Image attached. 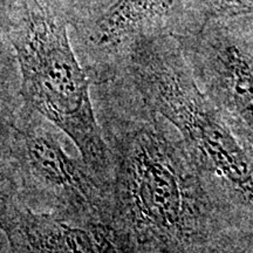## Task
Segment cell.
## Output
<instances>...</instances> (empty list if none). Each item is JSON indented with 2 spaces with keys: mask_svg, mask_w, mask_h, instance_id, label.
<instances>
[{
  "mask_svg": "<svg viewBox=\"0 0 253 253\" xmlns=\"http://www.w3.org/2000/svg\"><path fill=\"white\" fill-rule=\"evenodd\" d=\"M123 82L99 108L112 162L101 221L116 248L235 253L253 246V221L208 182L171 123Z\"/></svg>",
  "mask_w": 253,
  "mask_h": 253,
  "instance_id": "cell-1",
  "label": "cell"
},
{
  "mask_svg": "<svg viewBox=\"0 0 253 253\" xmlns=\"http://www.w3.org/2000/svg\"><path fill=\"white\" fill-rule=\"evenodd\" d=\"M123 78L172 125L208 182L253 221V153L196 80L172 34H142L126 54Z\"/></svg>",
  "mask_w": 253,
  "mask_h": 253,
  "instance_id": "cell-2",
  "label": "cell"
},
{
  "mask_svg": "<svg viewBox=\"0 0 253 253\" xmlns=\"http://www.w3.org/2000/svg\"><path fill=\"white\" fill-rule=\"evenodd\" d=\"M5 34L26 106L67 134L104 191L112 178L109 148L90 96L91 78L72 48L55 0H7Z\"/></svg>",
  "mask_w": 253,
  "mask_h": 253,
  "instance_id": "cell-3",
  "label": "cell"
},
{
  "mask_svg": "<svg viewBox=\"0 0 253 253\" xmlns=\"http://www.w3.org/2000/svg\"><path fill=\"white\" fill-rule=\"evenodd\" d=\"M59 130L21 97L2 96L1 195L74 224L102 223L104 190L81 157L66 153Z\"/></svg>",
  "mask_w": 253,
  "mask_h": 253,
  "instance_id": "cell-4",
  "label": "cell"
},
{
  "mask_svg": "<svg viewBox=\"0 0 253 253\" xmlns=\"http://www.w3.org/2000/svg\"><path fill=\"white\" fill-rule=\"evenodd\" d=\"M196 80L253 153V46L232 20L175 37Z\"/></svg>",
  "mask_w": 253,
  "mask_h": 253,
  "instance_id": "cell-5",
  "label": "cell"
},
{
  "mask_svg": "<svg viewBox=\"0 0 253 253\" xmlns=\"http://www.w3.org/2000/svg\"><path fill=\"white\" fill-rule=\"evenodd\" d=\"M190 0H116L93 24L86 38L90 58L88 73L95 82H109L121 75L126 53L142 34L168 33L167 19ZM170 34V33H169Z\"/></svg>",
  "mask_w": 253,
  "mask_h": 253,
  "instance_id": "cell-6",
  "label": "cell"
},
{
  "mask_svg": "<svg viewBox=\"0 0 253 253\" xmlns=\"http://www.w3.org/2000/svg\"><path fill=\"white\" fill-rule=\"evenodd\" d=\"M6 253H120L103 223L74 224L1 195Z\"/></svg>",
  "mask_w": 253,
  "mask_h": 253,
  "instance_id": "cell-7",
  "label": "cell"
},
{
  "mask_svg": "<svg viewBox=\"0 0 253 253\" xmlns=\"http://www.w3.org/2000/svg\"><path fill=\"white\" fill-rule=\"evenodd\" d=\"M185 20L173 37L191 33L210 21L229 20L253 14V0H190Z\"/></svg>",
  "mask_w": 253,
  "mask_h": 253,
  "instance_id": "cell-8",
  "label": "cell"
},
{
  "mask_svg": "<svg viewBox=\"0 0 253 253\" xmlns=\"http://www.w3.org/2000/svg\"><path fill=\"white\" fill-rule=\"evenodd\" d=\"M231 20L235 23L236 26L238 27V30L244 34L246 39L253 45V14L246 15V17L231 19Z\"/></svg>",
  "mask_w": 253,
  "mask_h": 253,
  "instance_id": "cell-9",
  "label": "cell"
}]
</instances>
